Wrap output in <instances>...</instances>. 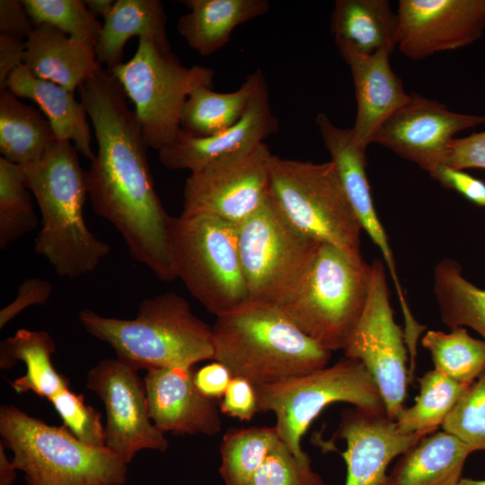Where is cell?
I'll return each mask as SVG.
<instances>
[{"mask_svg":"<svg viewBox=\"0 0 485 485\" xmlns=\"http://www.w3.org/2000/svg\"><path fill=\"white\" fill-rule=\"evenodd\" d=\"M93 124L98 151L86 171L88 196L95 213L122 236L131 257L160 280L172 281L169 216L155 191L146 146L135 110L107 69L79 88Z\"/></svg>","mask_w":485,"mask_h":485,"instance_id":"obj_1","label":"cell"},{"mask_svg":"<svg viewBox=\"0 0 485 485\" xmlns=\"http://www.w3.org/2000/svg\"><path fill=\"white\" fill-rule=\"evenodd\" d=\"M21 169L41 214L35 252L59 276L75 278L93 272L110 247L85 224L86 171L80 166L75 146L56 140L41 161Z\"/></svg>","mask_w":485,"mask_h":485,"instance_id":"obj_2","label":"cell"},{"mask_svg":"<svg viewBox=\"0 0 485 485\" xmlns=\"http://www.w3.org/2000/svg\"><path fill=\"white\" fill-rule=\"evenodd\" d=\"M213 360L233 376L260 386L325 367L331 351L319 345L277 307L249 302L216 317Z\"/></svg>","mask_w":485,"mask_h":485,"instance_id":"obj_3","label":"cell"},{"mask_svg":"<svg viewBox=\"0 0 485 485\" xmlns=\"http://www.w3.org/2000/svg\"><path fill=\"white\" fill-rule=\"evenodd\" d=\"M79 319L89 334L108 343L119 360L137 371L194 366L213 359L212 327L175 292L145 298L132 320L102 316L91 309H84Z\"/></svg>","mask_w":485,"mask_h":485,"instance_id":"obj_4","label":"cell"},{"mask_svg":"<svg viewBox=\"0 0 485 485\" xmlns=\"http://www.w3.org/2000/svg\"><path fill=\"white\" fill-rule=\"evenodd\" d=\"M4 446L28 485H123L127 464L108 447L88 445L66 428L49 426L13 405L0 409Z\"/></svg>","mask_w":485,"mask_h":485,"instance_id":"obj_5","label":"cell"},{"mask_svg":"<svg viewBox=\"0 0 485 485\" xmlns=\"http://www.w3.org/2000/svg\"><path fill=\"white\" fill-rule=\"evenodd\" d=\"M371 264L321 243L303 280L277 308L330 351L343 350L365 308Z\"/></svg>","mask_w":485,"mask_h":485,"instance_id":"obj_6","label":"cell"},{"mask_svg":"<svg viewBox=\"0 0 485 485\" xmlns=\"http://www.w3.org/2000/svg\"><path fill=\"white\" fill-rule=\"evenodd\" d=\"M269 198L297 231L363 261L361 225L341 186L334 163L272 156Z\"/></svg>","mask_w":485,"mask_h":485,"instance_id":"obj_7","label":"cell"},{"mask_svg":"<svg viewBox=\"0 0 485 485\" xmlns=\"http://www.w3.org/2000/svg\"><path fill=\"white\" fill-rule=\"evenodd\" d=\"M171 257L176 278L216 317L250 302L238 246L237 226L216 217H172Z\"/></svg>","mask_w":485,"mask_h":485,"instance_id":"obj_8","label":"cell"},{"mask_svg":"<svg viewBox=\"0 0 485 485\" xmlns=\"http://www.w3.org/2000/svg\"><path fill=\"white\" fill-rule=\"evenodd\" d=\"M138 39L133 57L110 73L135 105L146 146L160 151L181 131V110L189 95L198 87H212L215 71L185 66L170 47L148 35Z\"/></svg>","mask_w":485,"mask_h":485,"instance_id":"obj_9","label":"cell"},{"mask_svg":"<svg viewBox=\"0 0 485 485\" xmlns=\"http://www.w3.org/2000/svg\"><path fill=\"white\" fill-rule=\"evenodd\" d=\"M255 388L259 412L274 413L280 439L296 454L305 453L301 446L304 434L331 403L386 412L372 375L359 360L347 357L308 374Z\"/></svg>","mask_w":485,"mask_h":485,"instance_id":"obj_10","label":"cell"},{"mask_svg":"<svg viewBox=\"0 0 485 485\" xmlns=\"http://www.w3.org/2000/svg\"><path fill=\"white\" fill-rule=\"evenodd\" d=\"M237 230L250 302L278 306L297 288L321 243L293 227L269 196Z\"/></svg>","mask_w":485,"mask_h":485,"instance_id":"obj_11","label":"cell"},{"mask_svg":"<svg viewBox=\"0 0 485 485\" xmlns=\"http://www.w3.org/2000/svg\"><path fill=\"white\" fill-rule=\"evenodd\" d=\"M405 333L395 322L382 260L371 264L367 300L344 348V357L359 360L374 378L388 418L396 420L405 408L407 351Z\"/></svg>","mask_w":485,"mask_h":485,"instance_id":"obj_12","label":"cell"},{"mask_svg":"<svg viewBox=\"0 0 485 485\" xmlns=\"http://www.w3.org/2000/svg\"><path fill=\"white\" fill-rule=\"evenodd\" d=\"M273 154L261 143L253 149L190 172L181 215H203L240 225L268 199Z\"/></svg>","mask_w":485,"mask_h":485,"instance_id":"obj_13","label":"cell"},{"mask_svg":"<svg viewBox=\"0 0 485 485\" xmlns=\"http://www.w3.org/2000/svg\"><path fill=\"white\" fill-rule=\"evenodd\" d=\"M86 388L104 404L106 447L126 463L144 449L167 450L164 433L149 417L145 383L137 370L118 358L103 359L89 371Z\"/></svg>","mask_w":485,"mask_h":485,"instance_id":"obj_14","label":"cell"},{"mask_svg":"<svg viewBox=\"0 0 485 485\" xmlns=\"http://www.w3.org/2000/svg\"><path fill=\"white\" fill-rule=\"evenodd\" d=\"M485 124V116L454 112L437 101L411 93L381 126L379 144L433 176L445 165L448 146L460 131Z\"/></svg>","mask_w":485,"mask_h":485,"instance_id":"obj_15","label":"cell"},{"mask_svg":"<svg viewBox=\"0 0 485 485\" xmlns=\"http://www.w3.org/2000/svg\"><path fill=\"white\" fill-rule=\"evenodd\" d=\"M398 45L407 57L466 47L485 29V0H401Z\"/></svg>","mask_w":485,"mask_h":485,"instance_id":"obj_16","label":"cell"},{"mask_svg":"<svg viewBox=\"0 0 485 485\" xmlns=\"http://www.w3.org/2000/svg\"><path fill=\"white\" fill-rule=\"evenodd\" d=\"M337 436L347 445L342 453L347 465L345 485H385L391 462L423 437L401 432L386 412L357 407L342 412Z\"/></svg>","mask_w":485,"mask_h":485,"instance_id":"obj_17","label":"cell"},{"mask_svg":"<svg viewBox=\"0 0 485 485\" xmlns=\"http://www.w3.org/2000/svg\"><path fill=\"white\" fill-rule=\"evenodd\" d=\"M193 366L147 370L144 377L149 417L163 433L214 436L222 429L216 401L194 384Z\"/></svg>","mask_w":485,"mask_h":485,"instance_id":"obj_18","label":"cell"},{"mask_svg":"<svg viewBox=\"0 0 485 485\" xmlns=\"http://www.w3.org/2000/svg\"><path fill=\"white\" fill-rule=\"evenodd\" d=\"M278 127L265 84L237 123L207 137H195L181 129L171 145L158 151L159 160L170 170L193 172L253 149L276 134Z\"/></svg>","mask_w":485,"mask_h":485,"instance_id":"obj_19","label":"cell"},{"mask_svg":"<svg viewBox=\"0 0 485 485\" xmlns=\"http://www.w3.org/2000/svg\"><path fill=\"white\" fill-rule=\"evenodd\" d=\"M325 147L331 154L348 200L361 225L382 252L397 295L403 293L387 234L377 216L366 176V149L353 140L350 128L334 125L324 113L316 117Z\"/></svg>","mask_w":485,"mask_h":485,"instance_id":"obj_20","label":"cell"},{"mask_svg":"<svg viewBox=\"0 0 485 485\" xmlns=\"http://www.w3.org/2000/svg\"><path fill=\"white\" fill-rule=\"evenodd\" d=\"M340 53L350 68L355 88L357 115L350 128L352 137L358 146L366 150L381 126L408 101L410 94L390 66L389 50L372 55Z\"/></svg>","mask_w":485,"mask_h":485,"instance_id":"obj_21","label":"cell"},{"mask_svg":"<svg viewBox=\"0 0 485 485\" xmlns=\"http://www.w3.org/2000/svg\"><path fill=\"white\" fill-rule=\"evenodd\" d=\"M23 65L36 77L73 93L102 68L94 45L48 24L37 25L25 40Z\"/></svg>","mask_w":485,"mask_h":485,"instance_id":"obj_22","label":"cell"},{"mask_svg":"<svg viewBox=\"0 0 485 485\" xmlns=\"http://www.w3.org/2000/svg\"><path fill=\"white\" fill-rule=\"evenodd\" d=\"M7 89L18 98L36 102L46 115L58 141L74 142L77 152L91 162L95 154L87 112L73 92L33 75L22 64L9 76Z\"/></svg>","mask_w":485,"mask_h":485,"instance_id":"obj_23","label":"cell"},{"mask_svg":"<svg viewBox=\"0 0 485 485\" xmlns=\"http://www.w3.org/2000/svg\"><path fill=\"white\" fill-rule=\"evenodd\" d=\"M331 27L340 52L392 53L398 45V15L387 0H337Z\"/></svg>","mask_w":485,"mask_h":485,"instance_id":"obj_24","label":"cell"},{"mask_svg":"<svg viewBox=\"0 0 485 485\" xmlns=\"http://www.w3.org/2000/svg\"><path fill=\"white\" fill-rule=\"evenodd\" d=\"M189 12L177 22V31L201 56L222 48L233 31L258 18L270 8L268 0H187Z\"/></svg>","mask_w":485,"mask_h":485,"instance_id":"obj_25","label":"cell"},{"mask_svg":"<svg viewBox=\"0 0 485 485\" xmlns=\"http://www.w3.org/2000/svg\"><path fill=\"white\" fill-rule=\"evenodd\" d=\"M474 451L446 431L423 436L402 454L385 485H458Z\"/></svg>","mask_w":485,"mask_h":485,"instance_id":"obj_26","label":"cell"},{"mask_svg":"<svg viewBox=\"0 0 485 485\" xmlns=\"http://www.w3.org/2000/svg\"><path fill=\"white\" fill-rule=\"evenodd\" d=\"M167 16L159 0H118L104 18L94 50L98 62L111 72L123 62L125 44L133 36L148 35L170 47Z\"/></svg>","mask_w":485,"mask_h":485,"instance_id":"obj_27","label":"cell"},{"mask_svg":"<svg viewBox=\"0 0 485 485\" xmlns=\"http://www.w3.org/2000/svg\"><path fill=\"white\" fill-rule=\"evenodd\" d=\"M56 351L53 338L46 331L18 330L1 342L0 368L6 370L22 361L25 375L11 383L17 393L32 392L48 400L69 388V380L58 374L51 363Z\"/></svg>","mask_w":485,"mask_h":485,"instance_id":"obj_28","label":"cell"},{"mask_svg":"<svg viewBox=\"0 0 485 485\" xmlns=\"http://www.w3.org/2000/svg\"><path fill=\"white\" fill-rule=\"evenodd\" d=\"M56 140L49 121L38 110L8 89L0 91L2 157L21 167L31 166L43 159Z\"/></svg>","mask_w":485,"mask_h":485,"instance_id":"obj_29","label":"cell"},{"mask_svg":"<svg viewBox=\"0 0 485 485\" xmlns=\"http://www.w3.org/2000/svg\"><path fill=\"white\" fill-rule=\"evenodd\" d=\"M266 84L260 70L249 75L234 92L217 93L212 87L196 88L187 98L181 128L195 137H207L237 123Z\"/></svg>","mask_w":485,"mask_h":485,"instance_id":"obj_30","label":"cell"},{"mask_svg":"<svg viewBox=\"0 0 485 485\" xmlns=\"http://www.w3.org/2000/svg\"><path fill=\"white\" fill-rule=\"evenodd\" d=\"M434 294L448 327H469L485 340V290L468 281L455 260L444 259L434 271Z\"/></svg>","mask_w":485,"mask_h":485,"instance_id":"obj_31","label":"cell"},{"mask_svg":"<svg viewBox=\"0 0 485 485\" xmlns=\"http://www.w3.org/2000/svg\"><path fill=\"white\" fill-rule=\"evenodd\" d=\"M415 403L404 408L395 420L405 434L426 436L442 427L446 417L470 385H465L433 369L424 374Z\"/></svg>","mask_w":485,"mask_h":485,"instance_id":"obj_32","label":"cell"},{"mask_svg":"<svg viewBox=\"0 0 485 485\" xmlns=\"http://www.w3.org/2000/svg\"><path fill=\"white\" fill-rule=\"evenodd\" d=\"M281 441L275 426L228 429L220 445L225 485H245Z\"/></svg>","mask_w":485,"mask_h":485,"instance_id":"obj_33","label":"cell"},{"mask_svg":"<svg viewBox=\"0 0 485 485\" xmlns=\"http://www.w3.org/2000/svg\"><path fill=\"white\" fill-rule=\"evenodd\" d=\"M421 343L434 369L455 382L471 385L485 371V340L472 337L463 327L450 332L428 331Z\"/></svg>","mask_w":485,"mask_h":485,"instance_id":"obj_34","label":"cell"},{"mask_svg":"<svg viewBox=\"0 0 485 485\" xmlns=\"http://www.w3.org/2000/svg\"><path fill=\"white\" fill-rule=\"evenodd\" d=\"M22 169L0 157V248L35 229L39 220Z\"/></svg>","mask_w":485,"mask_h":485,"instance_id":"obj_35","label":"cell"},{"mask_svg":"<svg viewBox=\"0 0 485 485\" xmlns=\"http://www.w3.org/2000/svg\"><path fill=\"white\" fill-rule=\"evenodd\" d=\"M35 23L52 25L72 39L93 45L97 43L102 24L81 0H22Z\"/></svg>","mask_w":485,"mask_h":485,"instance_id":"obj_36","label":"cell"},{"mask_svg":"<svg viewBox=\"0 0 485 485\" xmlns=\"http://www.w3.org/2000/svg\"><path fill=\"white\" fill-rule=\"evenodd\" d=\"M474 452L485 451V371L467 388L442 425Z\"/></svg>","mask_w":485,"mask_h":485,"instance_id":"obj_37","label":"cell"},{"mask_svg":"<svg viewBox=\"0 0 485 485\" xmlns=\"http://www.w3.org/2000/svg\"><path fill=\"white\" fill-rule=\"evenodd\" d=\"M245 485H325L309 455L295 454L280 442Z\"/></svg>","mask_w":485,"mask_h":485,"instance_id":"obj_38","label":"cell"},{"mask_svg":"<svg viewBox=\"0 0 485 485\" xmlns=\"http://www.w3.org/2000/svg\"><path fill=\"white\" fill-rule=\"evenodd\" d=\"M66 428L81 442L96 447L106 446V431L101 415L86 405L83 394L66 389L48 400Z\"/></svg>","mask_w":485,"mask_h":485,"instance_id":"obj_39","label":"cell"},{"mask_svg":"<svg viewBox=\"0 0 485 485\" xmlns=\"http://www.w3.org/2000/svg\"><path fill=\"white\" fill-rule=\"evenodd\" d=\"M218 406L223 414L250 421L259 412L255 385L245 378L233 376Z\"/></svg>","mask_w":485,"mask_h":485,"instance_id":"obj_40","label":"cell"},{"mask_svg":"<svg viewBox=\"0 0 485 485\" xmlns=\"http://www.w3.org/2000/svg\"><path fill=\"white\" fill-rule=\"evenodd\" d=\"M444 166L457 170H485V131L454 138L448 146Z\"/></svg>","mask_w":485,"mask_h":485,"instance_id":"obj_41","label":"cell"},{"mask_svg":"<svg viewBox=\"0 0 485 485\" xmlns=\"http://www.w3.org/2000/svg\"><path fill=\"white\" fill-rule=\"evenodd\" d=\"M52 289V284L43 278H31L24 280L13 301L1 309L0 328L3 329L26 308L45 304L49 299Z\"/></svg>","mask_w":485,"mask_h":485,"instance_id":"obj_42","label":"cell"},{"mask_svg":"<svg viewBox=\"0 0 485 485\" xmlns=\"http://www.w3.org/2000/svg\"><path fill=\"white\" fill-rule=\"evenodd\" d=\"M445 187L453 189L478 206L485 207V182L463 170L441 167L433 176Z\"/></svg>","mask_w":485,"mask_h":485,"instance_id":"obj_43","label":"cell"},{"mask_svg":"<svg viewBox=\"0 0 485 485\" xmlns=\"http://www.w3.org/2000/svg\"><path fill=\"white\" fill-rule=\"evenodd\" d=\"M35 27L22 1H0V34L26 40Z\"/></svg>","mask_w":485,"mask_h":485,"instance_id":"obj_44","label":"cell"},{"mask_svg":"<svg viewBox=\"0 0 485 485\" xmlns=\"http://www.w3.org/2000/svg\"><path fill=\"white\" fill-rule=\"evenodd\" d=\"M232 378L230 370L216 360L194 373V384L198 392L214 401L222 399Z\"/></svg>","mask_w":485,"mask_h":485,"instance_id":"obj_45","label":"cell"},{"mask_svg":"<svg viewBox=\"0 0 485 485\" xmlns=\"http://www.w3.org/2000/svg\"><path fill=\"white\" fill-rule=\"evenodd\" d=\"M25 40L0 34V91L7 89L11 74L23 64Z\"/></svg>","mask_w":485,"mask_h":485,"instance_id":"obj_46","label":"cell"},{"mask_svg":"<svg viewBox=\"0 0 485 485\" xmlns=\"http://www.w3.org/2000/svg\"><path fill=\"white\" fill-rule=\"evenodd\" d=\"M4 445H0V485H12L16 477V468L13 461L9 460L4 451Z\"/></svg>","mask_w":485,"mask_h":485,"instance_id":"obj_47","label":"cell"},{"mask_svg":"<svg viewBox=\"0 0 485 485\" xmlns=\"http://www.w3.org/2000/svg\"><path fill=\"white\" fill-rule=\"evenodd\" d=\"M89 12L95 17H106L111 11L113 0H86L84 1Z\"/></svg>","mask_w":485,"mask_h":485,"instance_id":"obj_48","label":"cell"},{"mask_svg":"<svg viewBox=\"0 0 485 485\" xmlns=\"http://www.w3.org/2000/svg\"><path fill=\"white\" fill-rule=\"evenodd\" d=\"M458 485H485V480L462 478Z\"/></svg>","mask_w":485,"mask_h":485,"instance_id":"obj_49","label":"cell"}]
</instances>
